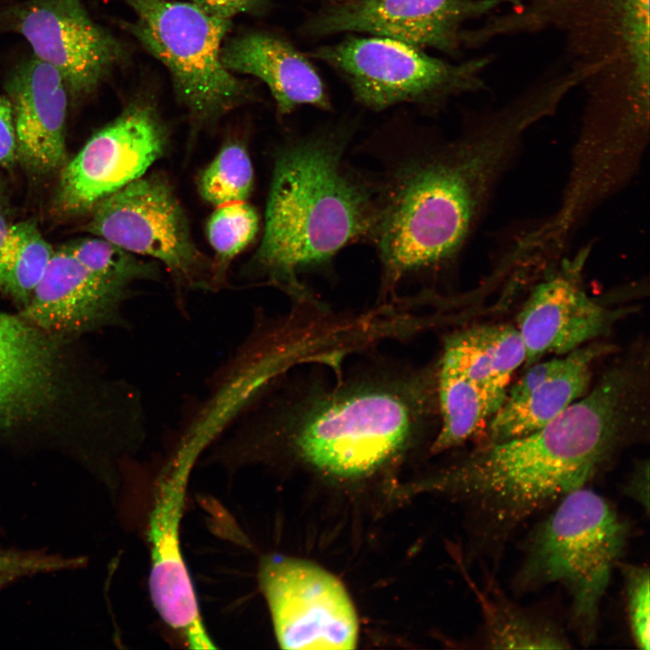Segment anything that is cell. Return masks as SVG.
Instances as JSON below:
<instances>
[{"mask_svg": "<svg viewBox=\"0 0 650 650\" xmlns=\"http://www.w3.org/2000/svg\"><path fill=\"white\" fill-rule=\"evenodd\" d=\"M567 90L541 73L508 100L470 112L452 137L408 133L381 154L370 243L381 267L377 302L407 280L458 265L525 135L557 112Z\"/></svg>", "mask_w": 650, "mask_h": 650, "instance_id": "1", "label": "cell"}, {"mask_svg": "<svg viewBox=\"0 0 650 650\" xmlns=\"http://www.w3.org/2000/svg\"><path fill=\"white\" fill-rule=\"evenodd\" d=\"M281 380L235 428L228 442L251 452L283 447L339 477L375 471L437 430L435 361H372Z\"/></svg>", "mask_w": 650, "mask_h": 650, "instance_id": "2", "label": "cell"}, {"mask_svg": "<svg viewBox=\"0 0 650 650\" xmlns=\"http://www.w3.org/2000/svg\"><path fill=\"white\" fill-rule=\"evenodd\" d=\"M355 132L353 123L326 125L274 154L264 234L248 272L291 301L312 294L302 274L330 267L347 246L371 241L376 182L348 160Z\"/></svg>", "mask_w": 650, "mask_h": 650, "instance_id": "3", "label": "cell"}, {"mask_svg": "<svg viewBox=\"0 0 650 650\" xmlns=\"http://www.w3.org/2000/svg\"><path fill=\"white\" fill-rule=\"evenodd\" d=\"M544 31L563 40V61L584 94L581 116L650 121V0H511L462 45Z\"/></svg>", "mask_w": 650, "mask_h": 650, "instance_id": "4", "label": "cell"}, {"mask_svg": "<svg viewBox=\"0 0 650 650\" xmlns=\"http://www.w3.org/2000/svg\"><path fill=\"white\" fill-rule=\"evenodd\" d=\"M628 534L627 522L607 499L586 487L575 489L529 535L515 587L521 591L553 583L564 587L579 637L590 644Z\"/></svg>", "mask_w": 650, "mask_h": 650, "instance_id": "5", "label": "cell"}, {"mask_svg": "<svg viewBox=\"0 0 650 650\" xmlns=\"http://www.w3.org/2000/svg\"><path fill=\"white\" fill-rule=\"evenodd\" d=\"M122 1L135 14L125 28L170 72L194 135L252 100L251 87L221 60L231 20L214 16L191 2Z\"/></svg>", "mask_w": 650, "mask_h": 650, "instance_id": "6", "label": "cell"}, {"mask_svg": "<svg viewBox=\"0 0 650 650\" xmlns=\"http://www.w3.org/2000/svg\"><path fill=\"white\" fill-rule=\"evenodd\" d=\"M347 81L363 107L381 111L410 103L440 109L453 98L489 90L483 73L491 54L451 63L422 48L382 36H350L309 53Z\"/></svg>", "mask_w": 650, "mask_h": 650, "instance_id": "7", "label": "cell"}, {"mask_svg": "<svg viewBox=\"0 0 650 650\" xmlns=\"http://www.w3.org/2000/svg\"><path fill=\"white\" fill-rule=\"evenodd\" d=\"M86 230L169 272L183 311V292L215 290L214 265L196 246L187 216L163 176H142L98 202Z\"/></svg>", "mask_w": 650, "mask_h": 650, "instance_id": "8", "label": "cell"}, {"mask_svg": "<svg viewBox=\"0 0 650 650\" xmlns=\"http://www.w3.org/2000/svg\"><path fill=\"white\" fill-rule=\"evenodd\" d=\"M0 32L23 36L32 55L60 73L73 101L95 93L127 55L83 0H23L1 7Z\"/></svg>", "mask_w": 650, "mask_h": 650, "instance_id": "9", "label": "cell"}, {"mask_svg": "<svg viewBox=\"0 0 650 650\" xmlns=\"http://www.w3.org/2000/svg\"><path fill=\"white\" fill-rule=\"evenodd\" d=\"M168 144L152 101L130 102L61 168L53 206L62 216L90 212L102 200L144 176Z\"/></svg>", "mask_w": 650, "mask_h": 650, "instance_id": "10", "label": "cell"}, {"mask_svg": "<svg viewBox=\"0 0 650 650\" xmlns=\"http://www.w3.org/2000/svg\"><path fill=\"white\" fill-rule=\"evenodd\" d=\"M258 580L274 634L283 649H352L358 640L353 604L339 580L304 560L270 556Z\"/></svg>", "mask_w": 650, "mask_h": 650, "instance_id": "11", "label": "cell"}, {"mask_svg": "<svg viewBox=\"0 0 650 650\" xmlns=\"http://www.w3.org/2000/svg\"><path fill=\"white\" fill-rule=\"evenodd\" d=\"M509 5L510 0H338L312 15L303 31L317 37L368 33L457 56L467 22Z\"/></svg>", "mask_w": 650, "mask_h": 650, "instance_id": "12", "label": "cell"}, {"mask_svg": "<svg viewBox=\"0 0 650 650\" xmlns=\"http://www.w3.org/2000/svg\"><path fill=\"white\" fill-rule=\"evenodd\" d=\"M591 246L548 266L516 318L525 348V366L548 354L562 356L607 335L618 311L588 294L582 271Z\"/></svg>", "mask_w": 650, "mask_h": 650, "instance_id": "13", "label": "cell"}, {"mask_svg": "<svg viewBox=\"0 0 650 650\" xmlns=\"http://www.w3.org/2000/svg\"><path fill=\"white\" fill-rule=\"evenodd\" d=\"M131 292L94 275L61 246L19 315L55 338L124 325L121 307Z\"/></svg>", "mask_w": 650, "mask_h": 650, "instance_id": "14", "label": "cell"}, {"mask_svg": "<svg viewBox=\"0 0 650 650\" xmlns=\"http://www.w3.org/2000/svg\"><path fill=\"white\" fill-rule=\"evenodd\" d=\"M17 142V160L31 173L46 175L64 166L69 93L60 73L33 55L5 81Z\"/></svg>", "mask_w": 650, "mask_h": 650, "instance_id": "15", "label": "cell"}, {"mask_svg": "<svg viewBox=\"0 0 650 650\" xmlns=\"http://www.w3.org/2000/svg\"><path fill=\"white\" fill-rule=\"evenodd\" d=\"M56 339L0 311V430L30 422L56 399L61 372Z\"/></svg>", "mask_w": 650, "mask_h": 650, "instance_id": "16", "label": "cell"}, {"mask_svg": "<svg viewBox=\"0 0 650 650\" xmlns=\"http://www.w3.org/2000/svg\"><path fill=\"white\" fill-rule=\"evenodd\" d=\"M162 476L149 520L151 545L149 589L152 601L172 625L190 622L199 604L181 550V520L191 468L173 461Z\"/></svg>", "mask_w": 650, "mask_h": 650, "instance_id": "17", "label": "cell"}, {"mask_svg": "<svg viewBox=\"0 0 650 650\" xmlns=\"http://www.w3.org/2000/svg\"><path fill=\"white\" fill-rule=\"evenodd\" d=\"M221 60L233 73L261 79L268 87L280 116L302 105L331 109L329 94L315 68L281 37L264 32L237 35L223 44Z\"/></svg>", "mask_w": 650, "mask_h": 650, "instance_id": "18", "label": "cell"}, {"mask_svg": "<svg viewBox=\"0 0 650 650\" xmlns=\"http://www.w3.org/2000/svg\"><path fill=\"white\" fill-rule=\"evenodd\" d=\"M435 361L476 385L494 415L506 397L513 374L525 364V348L516 326L477 324L446 334Z\"/></svg>", "mask_w": 650, "mask_h": 650, "instance_id": "19", "label": "cell"}, {"mask_svg": "<svg viewBox=\"0 0 650 650\" xmlns=\"http://www.w3.org/2000/svg\"><path fill=\"white\" fill-rule=\"evenodd\" d=\"M612 348L610 344L594 340L568 353L560 371L523 397L503 403L489 420L480 444L520 437L548 423L588 392L595 363Z\"/></svg>", "mask_w": 650, "mask_h": 650, "instance_id": "20", "label": "cell"}, {"mask_svg": "<svg viewBox=\"0 0 650 650\" xmlns=\"http://www.w3.org/2000/svg\"><path fill=\"white\" fill-rule=\"evenodd\" d=\"M435 379L438 426L431 451L436 454L477 437L485 431L493 413L486 396L476 385L437 366L436 361Z\"/></svg>", "mask_w": 650, "mask_h": 650, "instance_id": "21", "label": "cell"}, {"mask_svg": "<svg viewBox=\"0 0 650 650\" xmlns=\"http://www.w3.org/2000/svg\"><path fill=\"white\" fill-rule=\"evenodd\" d=\"M53 252L34 220L13 223L0 247V292L23 308Z\"/></svg>", "mask_w": 650, "mask_h": 650, "instance_id": "22", "label": "cell"}, {"mask_svg": "<svg viewBox=\"0 0 650 650\" xmlns=\"http://www.w3.org/2000/svg\"><path fill=\"white\" fill-rule=\"evenodd\" d=\"M484 635L490 648L562 649L569 641L543 618L515 606L497 590L480 593Z\"/></svg>", "mask_w": 650, "mask_h": 650, "instance_id": "23", "label": "cell"}, {"mask_svg": "<svg viewBox=\"0 0 650 650\" xmlns=\"http://www.w3.org/2000/svg\"><path fill=\"white\" fill-rule=\"evenodd\" d=\"M259 230L256 210L246 201L217 207L207 224L208 240L215 253L214 288L226 282L232 260L247 247Z\"/></svg>", "mask_w": 650, "mask_h": 650, "instance_id": "24", "label": "cell"}, {"mask_svg": "<svg viewBox=\"0 0 650 650\" xmlns=\"http://www.w3.org/2000/svg\"><path fill=\"white\" fill-rule=\"evenodd\" d=\"M254 182V171L246 148L237 142L224 145L200 173L197 189L208 203L222 205L246 201Z\"/></svg>", "mask_w": 650, "mask_h": 650, "instance_id": "25", "label": "cell"}, {"mask_svg": "<svg viewBox=\"0 0 650 650\" xmlns=\"http://www.w3.org/2000/svg\"><path fill=\"white\" fill-rule=\"evenodd\" d=\"M626 607L630 632L636 645L648 650L650 643V578L647 566L622 568Z\"/></svg>", "mask_w": 650, "mask_h": 650, "instance_id": "26", "label": "cell"}, {"mask_svg": "<svg viewBox=\"0 0 650 650\" xmlns=\"http://www.w3.org/2000/svg\"><path fill=\"white\" fill-rule=\"evenodd\" d=\"M85 562L83 557H63L42 551L0 549V588L27 576L78 569Z\"/></svg>", "mask_w": 650, "mask_h": 650, "instance_id": "27", "label": "cell"}, {"mask_svg": "<svg viewBox=\"0 0 650 650\" xmlns=\"http://www.w3.org/2000/svg\"><path fill=\"white\" fill-rule=\"evenodd\" d=\"M17 160V142L13 110L6 97L0 96V166L11 167Z\"/></svg>", "mask_w": 650, "mask_h": 650, "instance_id": "28", "label": "cell"}, {"mask_svg": "<svg viewBox=\"0 0 650 650\" xmlns=\"http://www.w3.org/2000/svg\"><path fill=\"white\" fill-rule=\"evenodd\" d=\"M265 0H191L207 13L224 19L247 12H252L262 6Z\"/></svg>", "mask_w": 650, "mask_h": 650, "instance_id": "29", "label": "cell"}, {"mask_svg": "<svg viewBox=\"0 0 650 650\" xmlns=\"http://www.w3.org/2000/svg\"><path fill=\"white\" fill-rule=\"evenodd\" d=\"M648 462L642 463L626 485L625 491L648 512L649 506Z\"/></svg>", "mask_w": 650, "mask_h": 650, "instance_id": "30", "label": "cell"}, {"mask_svg": "<svg viewBox=\"0 0 650 650\" xmlns=\"http://www.w3.org/2000/svg\"><path fill=\"white\" fill-rule=\"evenodd\" d=\"M13 223L10 193L5 180L0 175V247Z\"/></svg>", "mask_w": 650, "mask_h": 650, "instance_id": "31", "label": "cell"}, {"mask_svg": "<svg viewBox=\"0 0 650 650\" xmlns=\"http://www.w3.org/2000/svg\"><path fill=\"white\" fill-rule=\"evenodd\" d=\"M333 1H338V0H333Z\"/></svg>", "mask_w": 650, "mask_h": 650, "instance_id": "32", "label": "cell"}]
</instances>
